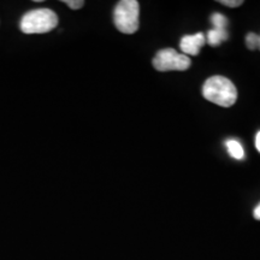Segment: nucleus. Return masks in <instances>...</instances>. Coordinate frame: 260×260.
Listing matches in <instances>:
<instances>
[{"instance_id": "obj_9", "label": "nucleus", "mask_w": 260, "mask_h": 260, "mask_svg": "<svg viewBox=\"0 0 260 260\" xmlns=\"http://www.w3.org/2000/svg\"><path fill=\"white\" fill-rule=\"evenodd\" d=\"M246 45L249 50H259L260 37L254 32H248V35L246 37Z\"/></svg>"}, {"instance_id": "obj_12", "label": "nucleus", "mask_w": 260, "mask_h": 260, "mask_svg": "<svg viewBox=\"0 0 260 260\" xmlns=\"http://www.w3.org/2000/svg\"><path fill=\"white\" fill-rule=\"evenodd\" d=\"M253 214H254V218L260 220V204L258 205V206L255 207L254 209V212H253Z\"/></svg>"}, {"instance_id": "obj_8", "label": "nucleus", "mask_w": 260, "mask_h": 260, "mask_svg": "<svg viewBox=\"0 0 260 260\" xmlns=\"http://www.w3.org/2000/svg\"><path fill=\"white\" fill-rule=\"evenodd\" d=\"M211 22L213 24V29H223V30H226L228 19L222 14H213L212 17H211Z\"/></svg>"}, {"instance_id": "obj_1", "label": "nucleus", "mask_w": 260, "mask_h": 260, "mask_svg": "<svg viewBox=\"0 0 260 260\" xmlns=\"http://www.w3.org/2000/svg\"><path fill=\"white\" fill-rule=\"evenodd\" d=\"M203 95L206 100L222 107H230L237 100V89L232 81L224 76H212L205 81Z\"/></svg>"}, {"instance_id": "obj_6", "label": "nucleus", "mask_w": 260, "mask_h": 260, "mask_svg": "<svg viewBox=\"0 0 260 260\" xmlns=\"http://www.w3.org/2000/svg\"><path fill=\"white\" fill-rule=\"evenodd\" d=\"M229 35H228L226 30H223V29H211V30L207 31V44L212 47H217L222 44L223 41L228 40Z\"/></svg>"}, {"instance_id": "obj_7", "label": "nucleus", "mask_w": 260, "mask_h": 260, "mask_svg": "<svg viewBox=\"0 0 260 260\" xmlns=\"http://www.w3.org/2000/svg\"><path fill=\"white\" fill-rule=\"evenodd\" d=\"M228 153L230 154V157L234 159H237V160H241L245 157V151H243L242 145L240 144L237 140H228L225 142Z\"/></svg>"}, {"instance_id": "obj_14", "label": "nucleus", "mask_w": 260, "mask_h": 260, "mask_svg": "<svg viewBox=\"0 0 260 260\" xmlns=\"http://www.w3.org/2000/svg\"><path fill=\"white\" fill-rule=\"evenodd\" d=\"M259 37H260V35H259ZM259 50H260V47H259Z\"/></svg>"}, {"instance_id": "obj_11", "label": "nucleus", "mask_w": 260, "mask_h": 260, "mask_svg": "<svg viewBox=\"0 0 260 260\" xmlns=\"http://www.w3.org/2000/svg\"><path fill=\"white\" fill-rule=\"evenodd\" d=\"M219 3L225 6H229V8H237V6L243 4L242 0H220Z\"/></svg>"}, {"instance_id": "obj_5", "label": "nucleus", "mask_w": 260, "mask_h": 260, "mask_svg": "<svg viewBox=\"0 0 260 260\" xmlns=\"http://www.w3.org/2000/svg\"><path fill=\"white\" fill-rule=\"evenodd\" d=\"M205 42H206V38L203 32H197L194 35H184L181 39V51L183 52V54H190V56H198L201 50V47L204 46Z\"/></svg>"}, {"instance_id": "obj_10", "label": "nucleus", "mask_w": 260, "mask_h": 260, "mask_svg": "<svg viewBox=\"0 0 260 260\" xmlns=\"http://www.w3.org/2000/svg\"><path fill=\"white\" fill-rule=\"evenodd\" d=\"M64 4H67L70 9L73 10H79L84 5L83 0H64Z\"/></svg>"}, {"instance_id": "obj_4", "label": "nucleus", "mask_w": 260, "mask_h": 260, "mask_svg": "<svg viewBox=\"0 0 260 260\" xmlns=\"http://www.w3.org/2000/svg\"><path fill=\"white\" fill-rule=\"evenodd\" d=\"M152 63L158 71H183L190 67L189 57L183 53H177L174 48H164L157 52Z\"/></svg>"}, {"instance_id": "obj_2", "label": "nucleus", "mask_w": 260, "mask_h": 260, "mask_svg": "<svg viewBox=\"0 0 260 260\" xmlns=\"http://www.w3.org/2000/svg\"><path fill=\"white\" fill-rule=\"evenodd\" d=\"M58 25V16L50 9L29 11L19 22V29L24 34H45Z\"/></svg>"}, {"instance_id": "obj_3", "label": "nucleus", "mask_w": 260, "mask_h": 260, "mask_svg": "<svg viewBox=\"0 0 260 260\" xmlns=\"http://www.w3.org/2000/svg\"><path fill=\"white\" fill-rule=\"evenodd\" d=\"M140 4L136 0H122L113 11L116 28L123 34H134L139 29Z\"/></svg>"}, {"instance_id": "obj_13", "label": "nucleus", "mask_w": 260, "mask_h": 260, "mask_svg": "<svg viewBox=\"0 0 260 260\" xmlns=\"http://www.w3.org/2000/svg\"><path fill=\"white\" fill-rule=\"evenodd\" d=\"M255 147L260 152V132H258V134L255 136Z\"/></svg>"}]
</instances>
